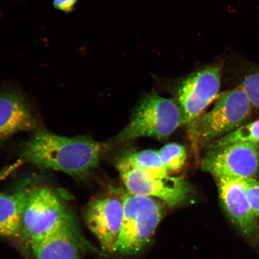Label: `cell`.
Wrapping results in <instances>:
<instances>
[{"mask_svg":"<svg viewBox=\"0 0 259 259\" xmlns=\"http://www.w3.org/2000/svg\"><path fill=\"white\" fill-rule=\"evenodd\" d=\"M181 125L182 115L176 102L152 92L142 100L131 122L115 141L122 143L142 137L164 141Z\"/></svg>","mask_w":259,"mask_h":259,"instance_id":"obj_5","label":"cell"},{"mask_svg":"<svg viewBox=\"0 0 259 259\" xmlns=\"http://www.w3.org/2000/svg\"><path fill=\"white\" fill-rule=\"evenodd\" d=\"M252 108L240 85L220 94L211 111L187 124L188 138L194 150L241 127L250 116Z\"/></svg>","mask_w":259,"mask_h":259,"instance_id":"obj_2","label":"cell"},{"mask_svg":"<svg viewBox=\"0 0 259 259\" xmlns=\"http://www.w3.org/2000/svg\"><path fill=\"white\" fill-rule=\"evenodd\" d=\"M84 218L103 250L117 253L123 220L122 200L113 197L94 199L87 205Z\"/></svg>","mask_w":259,"mask_h":259,"instance_id":"obj_9","label":"cell"},{"mask_svg":"<svg viewBox=\"0 0 259 259\" xmlns=\"http://www.w3.org/2000/svg\"><path fill=\"white\" fill-rule=\"evenodd\" d=\"M238 143L259 144V119L241 125L235 131L215 140L212 144V149Z\"/></svg>","mask_w":259,"mask_h":259,"instance_id":"obj_15","label":"cell"},{"mask_svg":"<svg viewBox=\"0 0 259 259\" xmlns=\"http://www.w3.org/2000/svg\"><path fill=\"white\" fill-rule=\"evenodd\" d=\"M202 169L214 177L255 178L259 171L258 145L238 143L211 149L203 160Z\"/></svg>","mask_w":259,"mask_h":259,"instance_id":"obj_8","label":"cell"},{"mask_svg":"<svg viewBox=\"0 0 259 259\" xmlns=\"http://www.w3.org/2000/svg\"><path fill=\"white\" fill-rule=\"evenodd\" d=\"M30 187H20L11 193L0 192V236L2 237H22V218Z\"/></svg>","mask_w":259,"mask_h":259,"instance_id":"obj_13","label":"cell"},{"mask_svg":"<svg viewBox=\"0 0 259 259\" xmlns=\"http://www.w3.org/2000/svg\"><path fill=\"white\" fill-rule=\"evenodd\" d=\"M117 169L129 193L156 197L170 207L186 201L190 193L189 183L182 177H161L118 163Z\"/></svg>","mask_w":259,"mask_h":259,"instance_id":"obj_6","label":"cell"},{"mask_svg":"<svg viewBox=\"0 0 259 259\" xmlns=\"http://www.w3.org/2000/svg\"><path fill=\"white\" fill-rule=\"evenodd\" d=\"M220 200L229 218L243 234L250 236L258 228L257 218L249 203L244 188L237 180L215 177Z\"/></svg>","mask_w":259,"mask_h":259,"instance_id":"obj_12","label":"cell"},{"mask_svg":"<svg viewBox=\"0 0 259 259\" xmlns=\"http://www.w3.org/2000/svg\"><path fill=\"white\" fill-rule=\"evenodd\" d=\"M118 163L161 177L169 176L158 151L145 150L125 155Z\"/></svg>","mask_w":259,"mask_h":259,"instance_id":"obj_14","label":"cell"},{"mask_svg":"<svg viewBox=\"0 0 259 259\" xmlns=\"http://www.w3.org/2000/svg\"><path fill=\"white\" fill-rule=\"evenodd\" d=\"M77 226L72 211L56 191L44 185L30 187L22 222V237L30 244Z\"/></svg>","mask_w":259,"mask_h":259,"instance_id":"obj_3","label":"cell"},{"mask_svg":"<svg viewBox=\"0 0 259 259\" xmlns=\"http://www.w3.org/2000/svg\"><path fill=\"white\" fill-rule=\"evenodd\" d=\"M38 122L27 100L18 92H0V145L16 134L35 132Z\"/></svg>","mask_w":259,"mask_h":259,"instance_id":"obj_10","label":"cell"},{"mask_svg":"<svg viewBox=\"0 0 259 259\" xmlns=\"http://www.w3.org/2000/svg\"><path fill=\"white\" fill-rule=\"evenodd\" d=\"M122 200L123 220L117 253L131 256L143 250L153 239L165 209L153 197L129 193Z\"/></svg>","mask_w":259,"mask_h":259,"instance_id":"obj_4","label":"cell"},{"mask_svg":"<svg viewBox=\"0 0 259 259\" xmlns=\"http://www.w3.org/2000/svg\"><path fill=\"white\" fill-rule=\"evenodd\" d=\"M107 146L88 136L65 137L38 128L22 145L19 161L82 178L97 166Z\"/></svg>","mask_w":259,"mask_h":259,"instance_id":"obj_1","label":"cell"},{"mask_svg":"<svg viewBox=\"0 0 259 259\" xmlns=\"http://www.w3.org/2000/svg\"><path fill=\"white\" fill-rule=\"evenodd\" d=\"M30 245L36 259H82L84 251L98 252L80 236L77 226L61 229Z\"/></svg>","mask_w":259,"mask_h":259,"instance_id":"obj_11","label":"cell"},{"mask_svg":"<svg viewBox=\"0 0 259 259\" xmlns=\"http://www.w3.org/2000/svg\"><path fill=\"white\" fill-rule=\"evenodd\" d=\"M158 152L168 172L182 169L187 157L186 149L183 145L176 143L168 144Z\"/></svg>","mask_w":259,"mask_h":259,"instance_id":"obj_16","label":"cell"},{"mask_svg":"<svg viewBox=\"0 0 259 259\" xmlns=\"http://www.w3.org/2000/svg\"><path fill=\"white\" fill-rule=\"evenodd\" d=\"M237 180L244 188L254 214L259 218V181L255 178Z\"/></svg>","mask_w":259,"mask_h":259,"instance_id":"obj_18","label":"cell"},{"mask_svg":"<svg viewBox=\"0 0 259 259\" xmlns=\"http://www.w3.org/2000/svg\"><path fill=\"white\" fill-rule=\"evenodd\" d=\"M222 67L215 64L191 74L180 84L177 92V105L183 125L198 118L218 96L221 85Z\"/></svg>","mask_w":259,"mask_h":259,"instance_id":"obj_7","label":"cell"},{"mask_svg":"<svg viewBox=\"0 0 259 259\" xmlns=\"http://www.w3.org/2000/svg\"><path fill=\"white\" fill-rule=\"evenodd\" d=\"M240 86L250 100L252 107L259 109V69L245 76Z\"/></svg>","mask_w":259,"mask_h":259,"instance_id":"obj_17","label":"cell"},{"mask_svg":"<svg viewBox=\"0 0 259 259\" xmlns=\"http://www.w3.org/2000/svg\"><path fill=\"white\" fill-rule=\"evenodd\" d=\"M77 0H54L53 5L55 8L64 12L72 11Z\"/></svg>","mask_w":259,"mask_h":259,"instance_id":"obj_19","label":"cell"}]
</instances>
